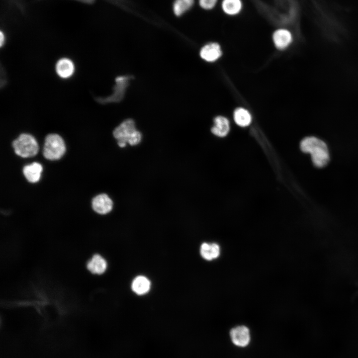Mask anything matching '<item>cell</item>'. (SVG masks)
<instances>
[{
  "label": "cell",
  "instance_id": "6da1fadb",
  "mask_svg": "<svg viewBox=\"0 0 358 358\" xmlns=\"http://www.w3.org/2000/svg\"><path fill=\"white\" fill-rule=\"evenodd\" d=\"M301 150L309 153L314 165L317 168L325 167L330 161L328 147L323 140L314 136L304 138L300 144Z\"/></svg>",
  "mask_w": 358,
  "mask_h": 358
},
{
  "label": "cell",
  "instance_id": "7a4b0ae2",
  "mask_svg": "<svg viewBox=\"0 0 358 358\" xmlns=\"http://www.w3.org/2000/svg\"><path fill=\"white\" fill-rule=\"evenodd\" d=\"M113 134L117 140L120 147H125L126 143L136 145L141 140V134L136 129L135 123L132 119H127L122 122L113 131Z\"/></svg>",
  "mask_w": 358,
  "mask_h": 358
},
{
  "label": "cell",
  "instance_id": "3957f363",
  "mask_svg": "<svg viewBox=\"0 0 358 358\" xmlns=\"http://www.w3.org/2000/svg\"><path fill=\"white\" fill-rule=\"evenodd\" d=\"M12 146L15 154L22 158L33 157L38 151V145L35 139L27 133L20 134L13 141Z\"/></svg>",
  "mask_w": 358,
  "mask_h": 358
},
{
  "label": "cell",
  "instance_id": "277c9868",
  "mask_svg": "<svg viewBox=\"0 0 358 358\" xmlns=\"http://www.w3.org/2000/svg\"><path fill=\"white\" fill-rule=\"evenodd\" d=\"M66 150L62 138L57 134H48L45 138L43 147L44 157L49 160H56L61 158Z\"/></svg>",
  "mask_w": 358,
  "mask_h": 358
},
{
  "label": "cell",
  "instance_id": "5b68a950",
  "mask_svg": "<svg viewBox=\"0 0 358 358\" xmlns=\"http://www.w3.org/2000/svg\"><path fill=\"white\" fill-rule=\"evenodd\" d=\"M229 338L231 344L240 349L248 347L252 340L251 330L243 324L231 328L229 332Z\"/></svg>",
  "mask_w": 358,
  "mask_h": 358
},
{
  "label": "cell",
  "instance_id": "8992f818",
  "mask_svg": "<svg viewBox=\"0 0 358 358\" xmlns=\"http://www.w3.org/2000/svg\"><path fill=\"white\" fill-rule=\"evenodd\" d=\"M272 40L275 47L279 50H284L288 47L292 41L291 32L283 28L275 30L272 34Z\"/></svg>",
  "mask_w": 358,
  "mask_h": 358
},
{
  "label": "cell",
  "instance_id": "52a82bcc",
  "mask_svg": "<svg viewBox=\"0 0 358 358\" xmlns=\"http://www.w3.org/2000/svg\"><path fill=\"white\" fill-rule=\"evenodd\" d=\"M92 207L93 210L100 214H105L109 212L113 206L111 199L106 194H100L92 200Z\"/></svg>",
  "mask_w": 358,
  "mask_h": 358
},
{
  "label": "cell",
  "instance_id": "ba28073f",
  "mask_svg": "<svg viewBox=\"0 0 358 358\" xmlns=\"http://www.w3.org/2000/svg\"><path fill=\"white\" fill-rule=\"evenodd\" d=\"M222 55L220 45L211 42L205 45L200 50V56L206 61L212 62L218 60Z\"/></svg>",
  "mask_w": 358,
  "mask_h": 358
},
{
  "label": "cell",
  "instance_id": "9c48e42d",
  "mask_svg": "<svg viewBox=\"0 0 358 358\" xmlns=\"http://www.w3.org/2000/svg\"><path fill=\"white\" fill-rule=\"evenodd\" d=\"M107 264L101 255L95 254L88 261L87 268L89 271L94 274H101L106 270Z\"/></svg>",
  "mask_w": 358,
  "mask_h": 358
},
{
  "label": "cell",
  "instance_id": "30bf717a",
  "mask_svg": "<svg viewBox=\"0 0 358 358\" xmlns=\"http://www.w3.org/2000/svg\"><path fill=\"white\" fill-rule=\"evenodd\" d=\"M220 247L216 243H203L200 247V254L204 260L211 261L220 255Z\"/></svg>",
  "mask_w": 358,
  "mask_h": 358
},
{
  "label": "cell",
  "instance_id": "8fae6325",
  "mask_svg": "<svg viewBox=\"0 0 358 358\" xmlns=\"http://www.w3.org/2000/svg\"><path fill=\"white\" fill-rule=\"evenodd\" d=\"M220 5L222 11L230 16L240 14L244 5L242 0H222Z\"/></svg>",
  "mask_w": 358,
  "mask_h": 358
},
{
  "label": "cell",
  "instance_id": "7c38bea8",
  "mask_svg": "<svg viewBox=\"0 0 358 358\" xmlns=\"http://www.w3.org/2000/svg\"><path fill=\"white\" fill-rule=\"evenodd\" d=\"M214 125L211 128L212 133L219 137L227 135L230 131V126L228 119L222 116H218L214 119Z\"/></svg>",
  "mask_w": 358,
  "mask_h": 358
},
{
  "label": "cell",
  "instance_id": "4fadbf2b",
  "mask_svg": "<svg viewBox=\"0 0 358 358\" xmlns=\"http://www.w3.org/2000/svg\"><path fill=\"white\" fill-rule=\"evenodd\" d=\"M42 167L37 162L25 166L23 168V173L26 179L30 182H37L41 176Z\"/></svg>",
  "mask_w": 358,
  "mask_h": 358
},
{
  "label": "cell",
  "instance_id": "5bb4252c",
  "mask_svg": "<svg viewBox=\"0 0 358 358\" xmlns=\"http://www.w3.org/2000/svg\"><path fill=\"white\" fill-rule=\"evenodd\" d=\"M75 67L73 62L68 58L60 59L56 65V71L61 78L67 79L74 73Z\"/></svg>",
  "mask_w": 358,
  "mask_h": 358
},
{
  "label": "cell",
  "instance_id": "9a60e30c",
  "mask_svg": "<svg viewBox=\"0 0 358 358\" xmlns=\"http://www.w3.org/2000/svg\"><path fill=\"white\" fill-rule=\"evenodd\" d=\"M234 119L238 126L245 127L251 124L252 116L248 110L244 108L239 107L234 112Z\"/></svg>",
  "mask_w": 358,
  "mask_h": 358
},
{
  "label": "cell",
  "instance_id": "2e32d148",
  "mask_svg": "<svg viewBox=\"0 0 358 358\" xmlns=\"http://www.w3.org/2000/svg\"><path fill=\"white\" fill-rule=\"evenodd\" d=\"M151 283L149 279L144 276H138L135 278L132 283L133 291L138 295L146 293L150 289Z\"/></svg>",
  "mask_w": 358,
  "mask_h": 358
},
{
  "label": "cell",
  "instance_id": "e0dca14e",
  "mask_svg": "<svg viewBox=\"0 0 358 358\" xmlns=\"http://www.w3.org/2000/svg\"><path fill=\"white\" fill-rule=\"evenodd\" d=\"M194 4V0H175L173 5V12L180 16L191 9Z\"/></svg>",
  "mask_w": 358,
  "mask_h": 358
},
{
  "label": "cell",
  "instance_id": "ac0fdd59",
  "mask_svg": "<svg viewBox=\"0 0 358 358\" xmlns=\"http://www.w3.org/2000/svg\"><path fill=\"white\" fill-rule=\"evenodd\" d=\"M218 0H198L200 7L206 10L213 9L217 4Z\"/></svg>",
  "mask_w": 358,
  "mask_h": 358
},
{
  "label": "cell",
  "instance_id": "d6986e66",
  "mask_svg": "<svg viewBox=\"0 0 358 358\" xmlns=\"http://www.w3.org/2000/svg\"><path fill=\"white\" fill-rule=\"evenodd\" d=\"M4 35L2 31H0V45L1 47L2 45L4 44Z\"/></svg>",
  "mask_w": 358,
  "mask_h": 358
}]
</instances>
